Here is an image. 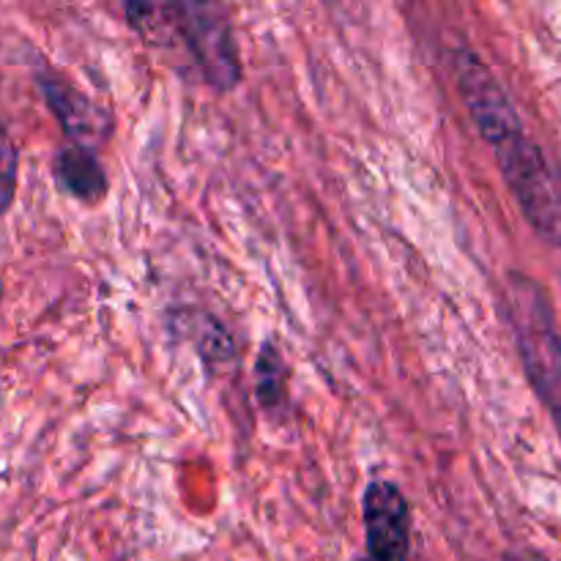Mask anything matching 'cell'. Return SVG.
<instances>
[{
	"label": "cell",
	"instance_id": "6",
	"mask_svg": "<svg viewBox=\"0 0 561 561\" xmlns=\"http://www.w3.org/2000/svg\"><path fill=\"white\" fill-rule=\"evenodd\" d=\"M53 173L66 195H71L80 203H88V206H93V203H99L107 195V173H104L102 162H99V153L85 151L80 146L60 148L55 153Z\"/></svg>",
	"mask_w": 561,
	"mask_h": 561
},
{
	"label": "cell",
	"instance_id": "4",
	"mask_svg": "<svg viewBox=\"0 0 561 561\" xmlns=\"http://www.w3.org/2000/svg\"><path fill=\"white\" fill-rule=\"evenodd\" d=\"M36 80L44 102L69 137V146H80L96 153L113 131L107 110L93 102L88 93H82L75 82L66 80L58 71L47 69V66L36 71Z\"/></svg>",
	"mask_w": 561,
	"mask_h": 561
},
{
	"label": "cell",
	"instance_id": "5",
	"mask_svg": "<svg viewBox=\"0 0 561 561\" xmlns=\"http://www.w3.org/2000/svg\"><path fill=\"white\" fill-rule=\"evenodd\" d=\"M367 559L409 561L411 553V507L394 482L376 480L362 499Z\"/></svg>",
	"mask_w": 561,
	"mask_h": 561
},
{
	"label": "cell",
	"instance_id": "2",
	"mask_svg": "<svg viewBox=\"0 0 561 561\" xmlns=\"http://www.w3.org/2000/svg\"><path fill=\"white\" fill-rule=\"evenodd\" d=\"M482 140L493 148L504 184L513 192L526 222L548 244L561 247V170L548 153L531 140L520 115L482 131Z\"/></svg>",
	"mask_w": 561,
	"mask_h": 561
},
{
	"label": "cell",
	"instance_id": "9",
	"mask_svg": "<svg viewBox=\"0 0 561 561\" xmlns=\"http://www.w3.org/2000/svg\"><path fill=\"white\" fill-rule=\"evenodd\" d=\"M504 561H551V559L542 557V553H537V551H531V548H518V551L504 553Z\"/></svg>",
	"mask_w": 561,
	"mask_h": 561
},
{
	"label": "cell",
	"instance_id": "10",
	"mask_svg": "<svg viewBox=\"0 0 561 561\" xmlns=\"http://www.w3.org/2000/svg\"><path fill=\"white\" fill-rule=\"evenodd\" d=\"M356 561H370V559H367V557H362V559H356Z\"/></svg>",
	"mask_w": 561,
	"mask_h": 561
},
{
	"label": "cell",
	"instance_id": "7",
	"mask_svg": "<svg viewBox=\"0 0 561 561\" xmlns=\"http://www.w3.org/2000/svg\"><path fill=\"white\" fill-rule=\"evenodd\" d=\"M288 378L290 370L285 365L283 351L274 348L272 343L263 345L261 359L255 365V394L257 403L272 414H279L283 405L288 403Z\"/></svg>",
	"mask_w": 561,
	"mask_h": 561
},
{
	"label": "cell",
	"instance_id": "1",
	"mask_svg": "<svg viewBox=\"0 0 561 561\" xmlns=\"http://www.w3.org/2000/svg\"><path fill=\"white\" fill-rule=\"evenodd\" d=\"M129 25L157 47H181L206 85L233 91L241 82V58L222 9L206 3L146 5L124 9Z\"/></svg>",
	"mask_w": 561,
	"mask_h": 561
},
{
	"label": "cell",
	"instance_id": "3",
	"mask_svg": "<svg viewBox=\"0 0 561 561\" xmlns=\"http://www.w3.org/2000/svg\"><path fill=\"white\" fill-rule=\"evenodd\" d=\"M504 312L531 389L561 436V332L548 294L529 274H507Z\"/></svg>",
	"mask_w": 561,
	"mask_h": 561
},
{
	"label": "cell",
	"instance_id": "8",
	"mask_svg": "<svg viewBox=\"0 0 561 561\" xmlns=\"http://www.w3.org/2000/svg\"><path fill=\"white\" fill-rule=\"evenodd\" d=\"M16 175H20V151L14 140L0 124V217L11 208L16 195Z\"/></svg>",
	"mask_w": 561,
	"mask_h": 561
}]
</instances>
